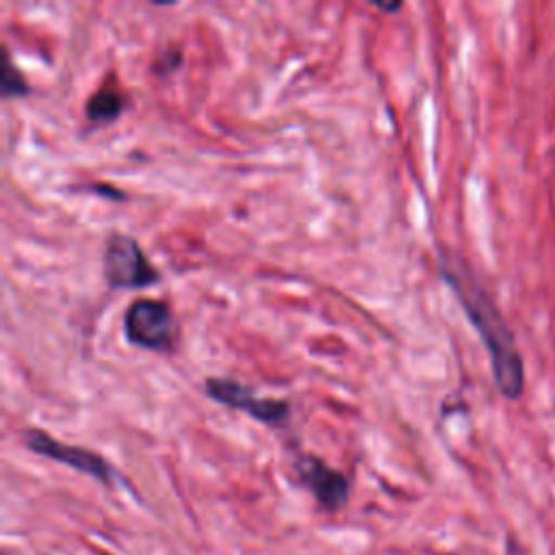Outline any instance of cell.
Instances as JSON below:
<instances>
[{
  "instance_id": "cell-6",
  "label": "cell",
  "mask_w": 555,
  "mask_h": 555,
  "mask_svg": "<svg viewBox=\"0 0 555 555\" xmlns=\"http://www.w3.org/2000/svg\"><path fill=\"white\" fill-rule=\"evenodd\" d=\"M299 483L317 499V503L330 512L345 507L349 499V479L325 464L317 455H299L295 462Z\"/></svg>"
},
{
  "instance_id": "cell-8",
  "label": "cell",
  "mask_w": 555,
  "mask_h": 555,
  "mask_svg": "<svg viewBox=\"0 0 555 555\" xmlns=\"http://www.w3.org/2000/svg\"><path fill=\"white\" fill-rule=\"evenodd\" d=\"M0 87H2V95H4V98H22V95H28V93H30V87H28L26 78H24L22 72L9 61V56H4V67H2Z\"/></svg>"
},
{
  "instance_id": "cell-1",
  "label": "cell",
  "mask_w": 555,
  "mask_h": 555,
  "mask_svg": "<svg viewBox=\"0 0 555 555\" xmlns=\"http://www.w3.org/2000/svg\"><path fill=\"white\" fill-rule=\"evenodd\" d=\"M438 264L444 282L455 293L488 351L496 390L505 399L516 401L525 390V362L516 347L514 332L509 330L492 295L483 288L470 264L460 254L440 249Z\"/></svg>"
},
{
  "instance_id": "cell-3",
  "label": "cell",
  "mask_w": 555,
  "mask_h": 555,
  "mask_svg": "<svg viewBox=\"0 0 555 555\" xmlns=\"http://www.w3.org/2000/svg\"><path fill=\"white\" fill-rule=\"evenodd\" d=\"M126 338L150 351L171 349L178 325L171 308L158 299H134L124 312Z\"/></svg>"
},
{
  "instance_id": "cell-4",
  "label": "cell",
  "mask_w": 555,
  "mask_h": 555,
  "mask_svg": "<svg viewBox=\"0 0 555 555\" xmlns=\"http://www.w3.org/2000/svg\"><path fill=\"white\" fill-rule=\"evenodd\" d=\"M204 390L212 401L232 410H241L251 418L271 427L286 423L291 416V405L286 401L273 399V397H260L249 386H243L232 377H206Z\"/></svg>"
},
{
  "instance_id": "cell-5",
  "label": "cell",
  "mask_w": 555,
  "mask_h": 555,
  "mask_svg": "<svg viewBox=\"0 0 555 555\" xmlns=\"http://www.w3.org/2000/svg\"><path fill=\"white\" fill-rule=\"evenodd\" d=\"M24 442L26 447L37 453L43 455L52 462L65 464L78 473H85L89 477H93L95 481L104 483V486H113L115 481H119L117 470L95 451L85 449V447H76V444H65L56 438H52L50 434H46L43 429L30 427L24 431Z\"/></svg>"
},
{
  "instance_id": "cell-9",
  "label": "cell",
  "mask_w": 555,
  "mask_h": 555,
  "mask_svg": "<svg viewBox=\"0 0 555 555\" xmlns=\"http://www.w3.org/2000/svg\"><path fill=\"white\" fill-rule=\"evenodd\" d=\"M180 63H182L180 50H178V48H169V50H165V52H160V54L156 56V61H154V72H156L158 76H165V74L176 72V67H178Z\"/></svg>"
},
{
  "instance_id": "cell-10",
  "label": "cell",
  "mask_w": 555,
  "mask_h": 555,
  "mask_svg": "<svg viewBox=\"0 0 555 555\" xmlns=\"http://www.w3.org/2000/svg\"><path fill=\"white\" fill-rule=\"evenodd\" d=\"M371 7H375V9H379V11H386V13H397V11H401V2H392V4H386V2H371Z\"/></svg>"
},
{
  "instance_id": "cell-2",
  "label": "cell",
  "mask_w": 555,
  "mask_h": 555,
  "mask_svg": "<svg viewBox=\"0 0 555 555\" xmlns=\"http://www.w3.org/2000/svg\"><path fill=\"white\" fill-rule=\"evenodd\" d=\"M102 271L113 288H145L156 284L158 271L141 249V245L121 232H113L104 245Z\"/></svg>"
},
{
  "instance_id": "cell-7",
  "label": "cell",
  "mask_w": 555,
  "mask_h": 555,
  "mask_svg": "<svg viewBox=\"0 0 555 555\" xmlns=\"http://www.w3.org/2000/svg\"><path fill=\"white\" fill-rule=\"evenodd\" d=\"M124 102H126V98H124V93L119 89L102 85L85 104L87 119L95 121V124L115 121L121 115L124 106H126Z\"/></svg>"
}]
</instances>
